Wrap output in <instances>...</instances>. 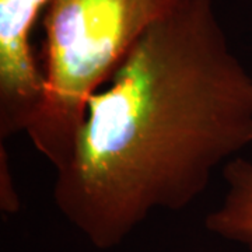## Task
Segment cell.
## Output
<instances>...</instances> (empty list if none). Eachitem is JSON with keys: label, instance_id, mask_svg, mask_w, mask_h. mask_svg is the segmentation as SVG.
<instances>
[{"label": "cell", "instance_id": "4", "mask_svg": "<svg viewBox=\"0 0 252 252\" xmlns=\"http://www.w3.org/2000/svg\"><path fill=\"white\" fill-rule=\"evenodd\" d=\"M225 193L221 205L205 219L206 228L220 238L252 251V162L235 157L221 168Z\"/></svg>", "mask_w": 252, "mask_h": 252}, {"label": "cell", "instance_id": "2", "mask_svg": "<svg viewBox=\"0 0 252 252\" xmlns=\"http://www.w3.org/2000/svg\"><path fill=\"white\" fill-rule=\"evenodd\" d=\"M188 0H51L44 11V91L26 133L58 171L87 104L150 30Z\"/></svg>", "mask_w": 252, "mask_h": 252}, {"label": "cell", "instance_id": "1", "mask_svg": "<svg viewBox=\"0 0 252 252\" xmlns=\"http://www.w3.org/2000/svg\"><path fill=\"white\" fill-rule=\"evenodd\" d=\"M252 144V76L213 0H188L137 42L87 104L54 200L97 250L178 212Z\"/></svg>", "mask_w": 252, "mask_h": 252}, {"label": "cell", "instance_id": "3", "mask_svg": "<svg viewBox=\"0 0 252 252\" xmlns=\"http://www.w3.org/2000/svg\"><path fill=\"white\" fill-rule=\"evenodd\" d=\"M51 0H0V136L26 132L44 91L32 49L36 21Z\"/></svg>", "mask_w": 252, "mask_h": 252}]
</instances>
